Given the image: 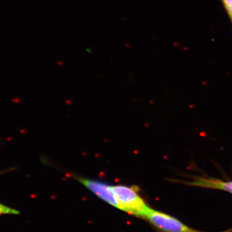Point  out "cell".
Segmentation results:
<instances>
[{"label": "cell", "instance_id": "6", "mask_svg": "<svg viewBox=\"0 0 232 232\" xmlns=\"http://www.w3.org/2000/svg\"><path fill=\"white\" fill-rule=\"evenodd\" d=\"M223 2L232 21V0H223Z\"/></svg>", "mask_w": 232, "mask_h": 232}, {"label": "cell", "instance_id": "2", "mask_svg": "<svg viewBox=\"0 0 232 232\" xmlns=\"http://www.w3.org/2000/svg\"><path fill=\"white\" fill-rule=\"evenodd\" d=\"M145 218L162 232H204L194 230L171 215L149 208ZM223 232H232V230Z\"/></svg>", "mask_w": 232, "mask_h": 232}, {"label": "cell", "instance_id": "3", "mask_svg": "<svg viewBox=\"0 0 232 232\" xmlns=\"http://www.w3.org/2000/svg\"><path fill=\"white\" fill-rule=\"evenodd\" d=\"M73 177L98 197L113 206L118 208L112 186L101 181L94 180V179L81 177L77 176H73Z\"/></svg>", "mask_w": 232, "mask_h": 232}, {"label": "cell", "instance_id": "4", "mask_svg": "<svg viewBox=\"0 0 232 232\" xmlns=\"http://www.w3.org/2000/svg\"><path fill=\"white\" fill-rule=\"evenodd\" d=\"M186 183L194 186L220 189L232 193V181L225 182L212 178L196 177L193 181Z\"/></svg>", "mask_w": 232, "mask_h": 232}, {"label": "cell", "instance_id": "5", "mask_svg": "<svg viewBox=\"0 0 232 232\" xmlns=\"http://www.w3.org/2000/svg\"><path fill=\"white\" fill-rule=\"evenodd\" d=\"M19 212L18 210L10 208L6 206L0 204V215L3 214H19Z\"/></svg>", "mask_w": 232, "mask_h": 232}, {"label": "cell", "instance_id": "1", "mask_svg": "<svg viewBox=\"0 0 232 232\" xmlns=\"http://www.w3.org/2000/svg\"><path fill=\"white\" fill-rule=\"evenodd\" d=\"M112 188L117 201L118 208L137 217L145 218L150 208L141 197L135 186L118 184L112 186Z\"/></svg>", "mask_w": 232, "mask_h": 232}]
</instances>
